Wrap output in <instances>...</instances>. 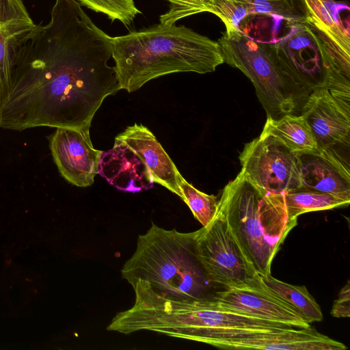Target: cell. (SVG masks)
<instances>
[{"label":"cell","instance_id":"25","mask_svg":"<svg viewBox=\"0 0 350 350\" xmlns=\"http://www.w3.org/2000/svg\"><path fill=\"white\" fill-rule=\"evenodd\" d=\"M331 314L337 318L350 317V283L347 281L346 285L340 290L338 298L334 301Z\"/></svg>","mask_w":350,"mask_h":350},{"label":"cell","instance_id":"24","mask_svg":"<svg viewBox=\"0 0 350 350\" xmlns=\"http://www.w3.org/2000/svg\"><path fill=\"white\" fill-rule=\"evenodd\" d=\"M169 10L160 16V23L171 25L178 21L201 12H207L210 0H167Z\"/></svg>","mask_w":350,"mask_h":350},{"label":"cell","instance_id":"7","mask_svg":"<svg viewBox=\"0 0 350 350\" xmlns=\"http://www.w3.org/2000/svg\"><path fill=\"white\" fill-rule=\"evenodd\" d=\"M239 160L240 173L268 193H284L301 187L299 153L273 136L261 133L246 144Z\"/></svg>","mask_w":350,"mask_h":350},{"label":"cell","instance_id":"15","mask_svg":"<svg viewBox=\"0 0 350 350\" xmlns=\"http://www.w3.org/2000/svg\"><path fill=\"white\" fill-rule=\"evenodd\" d=\"M98 174L119 190L139 192L153 187L154 181L144 160L126 145L115 142L101 152Z\"/></svg>","mask_w":350,"mask_h":350},{"label":"cell","instance_id":"23","mask_svg":"<svg viewBox=\"0 0 350 350\" xmlns=\"http://www.w3.org/2000/svg\"><path fill=\"white\" fill-rule=\"evenodd\" d=\"M96 12L105 14L110 20L130 25L140 10L133 0H77Z\"/></svg>","mask_w":350,"mask_h":350},{"label":"cell","instance_id":"21","mask_svg":"<svg viewBox=\"0 0 350 350\" xmlns=\"http://www.w3.org/2000/svg\"><path fill=\"white\" fill-rule=\"evenodd\" d=\"M284 196L288 214L293 219L309 212L348 206L350 203L331 194L304 188L288 191Z\"/></svg>","mask_w":350,"mask_h":350},{"label":"cell","instance_id":"22","mask_svg":"<svg viewBox=\"0 0 350 350\" xmlns=\"http://www.w3.org/2000/svg\"><path fill=\"white\" fill-rule=\"evenodd\" d=\"M178 186L180 198L187 204L195 218L205 226L215 217L218 206V200L213 195L203 193L181 176Z\"/></svg>","mask_w":350,"mask_h":350},{"label":"cell","instance_id":"5","mask_svg":"<svg viewBox=\"0 0 350 350\" xmlns=\"http://www.w3.org/2000/svg\"><path fill=\"white\" fill-rule=\"evenodd\" d=\"M269 45L282 68L308 94L318 88L330 93L350 92V52L334 43L309 18L292 25Z\"/></svg>","mask_w":350,"mask_h":350},{"label":"cell","instance_id":"8","mask_svg":"<svg viewBox=\"0 0 350 350\" xmlns=\"http://www.w3.org/2000/svg\"><path fill=\"white\" fill-rule=\"evenodd\" d=\"M198 255L210 280L221 290L249 284L257 273L250 267L227 221L217 213L196 230Z\"/></svg>","mask_w":350,"mask_h":350},{"label":"cell","instance_id":"6","mask_svg":"<svg viewBox=\"0 0 350 350\" xmlns=\"http://www.w3.org/2000/svg\"><path fill=\"white\" fill-rule=\"evenodd\" d=\"M217 43L224 62L239 69L252 81L267 118L301 112L309 94L279 65L269 43L237 31H226Z\"/></svg>","mask_w":350,"mask_h":350},{"label":"cell","instance_id":"10","mask_svg":"<svg viewBox=\"0 0 350 350\" xmlns=\"http://www.w3.org/2000/svg\"><path fill=\"white\" fill-rule=\"evenodd\" d=\"M206 344L230 349L345 350L343 343L310 325L282 329H246L215 334Z\"/></svg>","mask_w":350,"mask_h":350},{"label":"cell","instance_id":"4","mask_svg":"<svg viewBox=\"0 0 350 350\" xmlns=\"http://www.w3.org/2000/svg\"><path fill=\"white\" fill-rule=\"evenodd\" d=\"M217 213L227 221L247 262L271 274L273 258L297 219L288 214L284 193L267 192L240 172L223 189Z\"/></svg>","mask_w":350,"mask_h":350},{"label":"cell","instance_id":"2","mask_svg":"<svg viewBox=\"0 0 350 350\" xmlns=\"http://www.w3.org/2000/svg\"><path fill=\"white\" fill-rule=\"evenodd\" d=\"M111 48L120 88L128 92L165 75L205 74L224 63L217 42L176 24L111 37Z\"/></svg>","mask_w":350,"mask_h":350},{"label":"cell","instance_id":"17","mask_svg":"<svg viewBox=\"0 0 350 350\" xmlns=\"http://www.w3.org/2000/svg\"><path fill=\"white\" fill-rule=\"evenodd\" d=\"M301 187L350 201V174L319 152L299 153Z\"/></svg>","mask_w":350,"mask_h":350},{"label":"cell","instance_id":"9","mask_svg":"<svg viewBox=\"0 0 350 350\" xmlns=\"http://www.w3.org/2000/svg\"><path fill=\"white\" fill-rule=\"evenodd\" d=\"M317 142L318 152L350 174V111L325 88L313 90L301 109Z\"/></svg>","mask_w":350,"mask_h":350},{"label":"cell","instance_id":"20","mask_svg":"<svg viewBox=\"0 0 350 350\" xmlns=\"http://www.w3.org/2000/svg\"><path fill=\"white\" fill-rule=\"evenodd\" d=\"M258 275L267 288L294 307L309 324L323 319L319 305L305 286L284 282L271 274Z\"/></svg>","mask_w":350,"mask_h":350},{"label":"cell","instance_id":"1","mask_svg":"<svg viewBox=\"0 0 350 350\" xmlns=\"http://www.w3.org/2000/svg\"><path fill=\"white\" fill-rule=\"evenodd\" d=\"M50 22L16 42L0 127L90 128L104 99L120 90L111 37L77 0H55Z\"/></svg>","mask_w":350,"mask_h":350},{"label":"cell","instance_id":"12","mask_svg":"<svg viewBox=\"0 0 350 350\" xmlns=\"http://www.w3.org/2000/svg\"><path fill=\"white\" fill-rule=\"evenodd\" d=\"M207 12L218 16L226 31H243L254 19L284 21L291 27L309 18L305 0H210Z\"/></svg>","mask_w":350,"mask_h":350},{"label":"cell","instance_id":"16","mask_svg":"<svg viewBox=\"0 0 350 350\" xmlns=\"http://www.w3.org/2000/svg\"><path fill=\"white\" fill-rule=\"evenodd\" d=\"M36 25L23 0H0V105L9 88L16 42Z\"/></svg>","mask_w":350,"mask_h":350},{"label":"cell","instance_id":"11","mask_svg":"<svg viewBox=\"0 0 350 350\" xmlns=\"http://www.w3.org/2000/svg\"><path fill=\"white\" fill-rule=\"evenodd\" d=\"M221 309L293 327L310 325L291 305L267 288L258 274L247 285L224 288L213 299Z\"/></svg>","mask_w":350,"mask_h":350},{"label":"cell","instance_id":"13","mask_svg":"<svg viewBox=\"0 0 350 350\" xmlns=\"http://www.w3.org/2000/svg\"><path fill=\"white\" fill-rule=\"evenodd\" d=\"M50 148L60 174L70 183L81 187L94 183L102 151L94 148L90 128H56Z\"/></svg>","mask_w":350,"mask_h":350},{"label":"cell","instance_id":"19","mask_svg":"<svg viewBox=\"0 0 350 350\" xmlns=\"http://www.w3.org/2000/svg\"><path fill=\"white\" fill-rule=\"evenodd\" d=\"M309 19L342 49L350 52L349 24L345 25L340 12L347 8L336 0H305Z\"/></svg>","mask_w":350,"mask_h":350},{"label":"cell","instance_id":"14","mask_svg":"<svg viewBox=\"0 0 350 350\" xmlns=\"http://www.w3.org/2000/svg\"><path fill=\"white\" fill-rule=\"evenodd\" d=\"M115 142L126 145L144 160L154 183L165 187L180 198L178 183L182 176L147 127L137 124L129 126L116 136Z\"/></svg>","mask_w":350,"mask_h":350},{"label":"cell","instance_id":"18","mask_svg":"<svg viewBox=\"0 0 350 350\" xmlns=\"http://www.w3.org/2000/svg\"><path fill=\"white\" fill-rule=\"evenodd\" d=\"M261 133L275 137L295 152H318L312 131L301 114L287 113L277 119L267 118Z\"/></svg>","mask_w":350,"mask_h":350},{"label":"cell","instance_id":"3","mask_svg":"<svg viewBox=\"0 0 350 350\" xmlns=\"http://www.w3.org/2000/svg\"><path fill=\"white\" fill-rule=\"evenodd\" d=\"M121 273L131 285L137 282L174 301L213 299L221 290L210 280L200 260L196 231L180 232L154 224L138 236L135 251Z\"/></svg>","mask_w":350,"mask_h":350}]
</instances>
